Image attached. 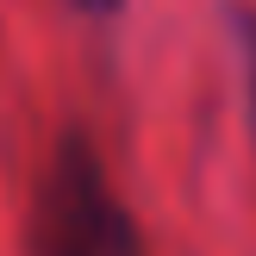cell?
Segmentation results:
<instances>
[{
  "label": "cell",
  "mask_w": 256,
  "mask_h": 256,
  "mask_svg": "<svg viewBox=\"0 0 256 256\" xmlns=\"http://www.w3.org/2000/svg\"><path fill=\"white\" fill-rule=\"evenodd\" d=\"M82 6H88V12H112L119 0H82Z\"/></svg>",
  "instance_id": "cell-3"
},
{
  "label": "cell",
  "mask_w": 256,
  "mask_h": 256,
  "mask_svg": "<svg viewBox=\"0 0 256 256\" xmlns=\"http://www.w3.org/2000/svg\"><path fill=\"white\" fill-rule=\"evenodd\" d=\"M32 250L38 256H150L132 206L106 182L100 150L88 138H62L38 175Z\"/></svg>",
  "instance_id": "cell-1"
},
{
  "label": "cell",
  "mask_w": 256,
  "mask_h": 256,
  "mask_svg": "<svg viewBox=\"0 0 256 256\" xmlns=\"http://www.w3.org/2000/svg\"><path fill=\"white\" fill-rule=\"evenodd\" d=\"M238 44H244V69H250V119H256V12L238 19Z\"/></svg>",
  "instance_id": "cell-2"
}]
</instances>
